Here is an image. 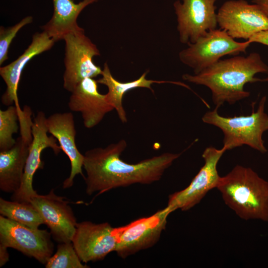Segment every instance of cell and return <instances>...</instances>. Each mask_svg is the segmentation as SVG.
Masks as SVG:
<instances>
[{
  "label": "cell",
  "mask_w": 268,
  "mask_h": 268,
  "mask_svg": "<svg viewBox=\"0 0 268 268\" xmlns=\"http://www.w3.org/2000/svg\"><path fill=\"white\" fill-rule=\"evenodd\" d=\"M127 143L125 139L104 148L96 147L85 152L83 167L86 193L97 196L112 189L135 184H150L159 181L183 152H166L131 164L120 158Z\"/></svg>",
  "instance_id": "cell-1"
},
{
  "label": "cell",
  "mask_w": 268,
  "mask_h": 268,
  "mask_svg": "<svg viewBox=\"0 0 268 268\" xmlns=\"http://www.w3.org/2000/svg\"><path fill=\"white\" fill-rule=\"evenodd\" d=\"M183 80L208 87L218 108L224 103L233 104L248 97L244 89L248 83L268 81V66L256 52L220 60L198 74H184Z\"/></svg>",
  "instance_id": "cell-2"
},
{
  "label": "cell",
  "mask_w": 268,
  "mask_h": 268,
  "mask_svg": "<svg viewBox=\"0 0 268 268\" xmlns=\"http://www.w3.org/2000/svg\"><path fill=\"white\" fill-rule=\"evenodd\" d=\"M216 188L240 218L268 222V182L252 168L235 166L220 177Z\"/></svg>",
  "instance_id": "cell-3"
},
{
  "label": "cell",
  "mask_w": 268,
  "mask_h": 268,
  "mask_svg": "<svg viewBox=\"0 0 268 268\" xmlns=\"http://www.w3.org/2000/svg\"><path fill=\"white\" fill-rule=\"evenodd\" d=\"M266 96L260 101L258 108L247 116L225 117L220 116L215 108L206 112L202 121L206 124L219 128L224 134L223 146L226 150L247 145L265 153L267 149L263 139L264 133L268 130V115L265 112Z\"/></svg>",
  "instance_id": "cell-4"
},
{
  "label": "cell",
  "mask_w": 268,
  "mask_h": 268,
  "mask_svg": "<svg viewBox=\"0 0 268 268\" xmlns=\"http://www.w3.org/2000/svg\"><path fill=\"white\" fill-rule=\"evenodd\" d=\"M251 43L239 42L221 29L207 31L179 54L180 61L198 74L227 55L246 52Z\"/></svg>",
  "instance_id": "cell-5"
},
{
  "label": "cell",
  "mask_w": 268,
  "mask_h": 268,
  "mask_svg": "<svg viewBox=\"0 0 268 268\" xmlns=\"http://www.w3.org/2000/svg\"><path fill=\"white\" fill-rule=\"evenodd\" d=\"M64 40L65 70L63 86L71 92L83 79L101 74L102 69L92 61L93 57L100 54L96 45L85 35L84 30L70 33Z\"/></svg>",
  "instance_id": "cell-6"
},
{
  "label": "cell",
  "mask_w": 268,
  "mask_h": 268,
  "mask_svg": "<svg viewBox=\"0 0 268 268\" xmlns=\"http://www.w3.org/2000/svg\"><path fill=\"white\" fill-rule=\"evenodd\" d=\"M32 112L24 106L19 114L20 135L9 149L0 151V189L5 193H13L19 189L33 140Z\"/></svg>",
  "instance_id": "cell-7"
},
{
  "label": "cell",
  "mask_w": 268,
  "mask_h": 268,
  "mask_svg": "<svg viewBox=\"0 0 268 268\" xmlns=\"http://www.w3.org/2000/svg\"><path fill=\"white\" fill-rule=\"evenodd\" d=\"M170 213L166 206L149 216L117 227L118 244L115 252L117 255L125 259L153 246L165 230Z\"/></svg>",
  "instance_id": "cell-8"
},
{
  "label": "cell",
  "mask_w": 268,
  "mask_h": 268,
  "mask_svg": "<svg viewBox=\"0 0 268 268\" xmlns=\"http://www.w3.org/2000/svg\"><path fill=\"white\" fill-rule=\"evenodd\" d=\"M224 146L218 149L213 146L206 147L202 157L204 164L184 189L169 196L167 207L171 213L179 209L187 211L198 204L211 190L216 188L220 176L217 165L226 151Z\"/></svg>",
  "instance_id": "cell-9"
},
{
  "label": "cell",
  "mask_w": 268,
  "mask_h": 268,
  "mask_svg": "<svg viewBox=\"0 0 268 268\" xmlns=\"http://www.w3.org/2000/svg\"><path fill=\"white\" fill-rule=\"evenodd\" d=\"M0 245L15 249L45 264L52 256L53 244L46 230L21 224L0 215Z\"/></svg>",
  "instance_id": "cell-10"
},
{
  "label": "cell",
  "mask_w": 268,
  "mask_h": 268,
  "mask_svg": "<svg viewBox=\"0 0 268 268\" xmlns=\"http://www.w3.org/2000/svg\"><path fill=\"white\" fill-rule=\"evenodd\" d=\"M217 25L233 39L248 41L268 29V17L256 4L245 0L226 1L217 13Z\"/></svg>",
  "instance_id": "cell-11"
},
{
  "label": "cell",
  "mask_w": 268,
  "mask_h": 268,
  "mask_svg": "<svg viewBox=\"0 0 268 268\" xmlns=\"http://www.w3.org/2000/svg\"><path fill=\"white\" fill-rule=\"evenodd\" d=\"M217 0H179L173 3L177 29L183 44L192 43L217 26Z\"/></svg>",
  "instance_id": "cell-12"
},
{
  "label": "cell",
  "mask_w": 268,
  "mask_h": 268,
  "mask_svg": "<svg viewBox=\"0 0 268 268\" xmlns=\"http://www.w3.org/2000/svg\"><path fill=\"white\" fill-rule=\"evenodd\" d=\"M47 118L42 111L38 112L33 121L32 133L33 140L30 145L26 160L21 186L12 193L11 200L17 201L30 202L32 197L38 194L33 189L32 183L37 170L42 169L44 163L41 159L42 151L51 148L56 155L62 150L53 135L48 136L46 123Z\"/></svg>",
  "instance_id": "cell-13"
},
{
  "label": "cell",
  "mask_w": 268,
  "mask_h": 268,
  "mask_svg": "<svg viewBox=\"0 0 268 268\" xmlns=\"http://www.w3.org/2000/svg\"><path fill=\"white\" fill-rule=\"evenodd\" d=\"M72 243L82 263L101 260L116 251L117 227H113L108 222L96 224L85 221L77 223Z\"/></svg>",
  "instance_id": "cell-14"
},
{
  "label": "cell",
  "mask_w": 268,
  "mask_h": 268,
  "mask_svg": "<svg viewBox=\"0 0 268 268\" xmlns=\"http://www.w3.org/2000/svg\"><path fill=\"white\" fill-rule=\"evenodd\" d=\"M30 202L38 211L44 223L50 228L56 241L72 242L77 223L72 209L64 198L56 195L52 190L47 195H36Z\"/></svg>",
  "instance_id": "cell-15"
},
{
  "label": "cell",
  "mask_w": 268,
  "mask_h": 268,
  "mask_svg": "<svg viewBox=\"0 0 268 268\" xmlns=\"http://www.w3.org/2000/svg\"><path fill=\"white\" fill-rule=\"evenodd\" d=\"M98 82L93 78L82 80L71 92L68 106L73 112L81 113L85 128L99 124L104 116L114 109L107 100L106 95L99 93Z\"/></svg>",
  "instance_id": "cell-16"
},
{
  "label": "cell",
  "mask_w": 268,
  "mask_h": 268,
  "mask_svg": "<svg viewBox=\"0 0 268 268\" xmlns=\"http://www.w3.org/2000/svg\"><path fill=\"white\" fill-rule=\"evenodd\" d=\"M55 41L45 32H37L32 37L31 44L17 59L9 64L0 67V75L6 88L1 97L2 104L6 106L13 104L18 110L20 107L17 90L22 71L27 64L34 57L49 50Z\"/></svg>",
  "instance_id": "cell-17"
},
{
  "label": "cell",
  "mask_w": 268,
  "mask_h": 268,
  "mask_svg": "<svg viewBox=\"0 0 268 268\" xmlns=\"http://www.w3.org/2000/svg\"><path fill=\"white\" fill-rule=\"evenodd\" d=\"M46 123L48 132L57 139L70 161V174L63 183L64 188H70L77 175L84 177L82 170L84 155L79 151L75 144L76 132L74 116L71 112L56 113L47 118Z\"/></svg>",
  "instance_id": "cell-18"
},
{
  "label": "cell",
  "mask_w": 268,
  "mask_h": 268,
  "mask_svg": "<svg viewBox=\"0 0 268 268\" xmlns=\"http://www.w3.org/2000/svg\"><path fill=\"white\" fill-rule=\"evenodd\" d=\"M52 0V16L41 27L56 42L70 33L84 30L77 24L78 15L88 5L100 0H83L77 3L73 0Z\"/></svg>",
  "instance_id": "cell-19"
},
{
  "label": "cell",
  "mask_w": 268,
  "mask_h": 268,
  "mask_svg": "<svg viewBox=\"0 0 268 268\" xmlns=\"http://www.w3.org/2000/svg\"><path fill=\"white\" fill-rule=\"evenodd\" d=\"M148 71L144 72L138 78L129 82H121L116 79L112 75L107 63H104L101 73L102 77L97 81L98 83L103 84L108 88L106 95L108 102L116 110L118 116L123 123L127 122L126 112L123 105V98L124 95L128 91L136 88H146L154 92L151 87L153 83H172L179 84L186 87L188 86L184 83L178 82L158 81L146 78Z\"/></svg>",
  "instance_id": "cell-20"
},
{
  "label": "cell",
  "mask_w": 268,
  "mask_h": 268,
  "mask_svg": "<svg viewBox=\"0 0 268 268\" xmlns=\"http://www.w3.org/2000/svg\"><path fill=\"white\" fill-rule=\"evenodd\" d=\"M0 215L21 224L38 228L44 221L31 202L9 201L0 198Z\"/></svg>",
  "instance_id": "cell-21"
},
{
  "label": "cell",
  "mask_w": 268,
  "mask_h": 268,
  "mask_svg": "<svg viewBox=\"0 0 268 268\" xmlns=\"http://www.w3.org/2000/svg\"><path fill=\"white\" fill-rule=\"evenodd\" d=\"M21 111L15 105L0 110V151L7 150L15 144L16 139L12 135L18 132V111Z\"/></svg>",
  "instance_id": "cell-22"
},
{
  "label": "cell",
  "mask_w": 268,
  "mask_h": 268,
  "mask_svg": "<svg viewBox=\"0 0 268 268\" xmlns=\"http://www.w3.org/2000/svg\"><path fill=\"white\" fill-rule=\"evenodd\" d=\"M72 242L60 243L56 252L45 264L46 268H87L82 263Z\"/></svg>",
  "instance_id": "cell-23"
},
{
  "label": "cell",
  "mask_w": 268,
  "mask_h": 268,
  "mask_svg": "<svg viewBox=\"0 0 268 268\" xmlns=\"http://www.w3.org/2000/svg\"><path fill=\"white\" fill-rule=\"evenodd\" d=\"M33 17L28 16L23 18L14 25L7 28L0 27V65L8 59V53L10 44L18 32L24 26L31 23Z\"/></svg>",
  "instance_id": "cell-24"
},
{
  "label": "cell",
  "mask_w": 268,
  "mask_h": 268,
  "mask_svg": "<svg viewBox=\"0 0 268 268\" xmlns=\"http://www.w3.org/2000/svg\"><path fill=\"white\" fill-rule=\"evenodd\" d=\"M248 41L251 43H257L268 46V29L255 34Z\"/></svg>",
  "instance_id": "cell-25"
},
{
  "label": "cell",
  "mask_w": 268,
  "mask_h": 268,
  "mask_svg": "<svg viewBox=\"0 0 268 268\" xmlns=\"http://www.w3.org/2000/svg\"><path fill=\"white\" fill-rule=\"evenodd\" d=\"M7 247L0 245V267H2L9 260Z\"/></svg>",
  "instance_id": "cell-26"
},
{
  "label": "cell",
  "mask_w": 268,
  "mask_h": 268,
  "mask_svg": "<svg viewBox=\"0 0 268 268\" xmlns=\"http://www.w3.org/2000/svg\"><path fill=\"white\" fill-rule=\"evenodd\" d=\"M252 2L257 5L268 17V0H252Z\"/></svg>",
  "instance_id": "cell-27"
}]
</instances>
